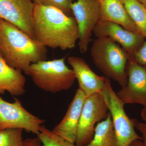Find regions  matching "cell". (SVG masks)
<instances>
[{
    "label": "cell",
    "instance_id": "obj_25",
    "mask_svg": "<svg viewBox=\"0 0 146 146\" xmlns=\"http://www.w3.org/2000/svg\"><path fill=\"white\" fill-rule=\"evenodd\" d=\"M141 116L142 119L143 120L145 123H146V105L142 109L141 112Z\"/></svg>",
    "mask_w": 146,
    "mask_h": 146
},
{
    "label": "cell",
    "instance_id": "obj_7",
    "mask_svg": "<svg viewBox=\"0 0 146 146\" xmlns=\"http://www.w3.org/2000/svg\"><path fill=\"white\" fill-rule=\"evenodd\" d=\"M14 100L9 102L0 96V131L20 129L37 135L46 121L28 111L18 99Z\"/></svg>",
    "mask_w": 146,
    "mask_h": 146
},
{
    "label": "cell",
    "instance_id": "obj_23",
    "mask_svg": "<svg viewBox=\"0 0 146 146\" xmlns=\"http://www.w3.org/2000/svg\"><path fill=\"white\" fill-rule=\"evenodd\" d=\"M136 127L142 134V141L146 146V123L137 122Z\"/></svg>",
    "mask_w": 146,
    "mask_h": 146
},
{
    "label": "cell",
    "instance_id": "obj_5",
    "mask_svg": "<svg viewBox=\"0 0 146 146\" xmlns=\"http://www.w3.org/2000/svg\"><path fill=\"white\" fill-rule=\"evenodd\" d=\"M100 93L104 99L112 118L117 140V146H129L136 140H143L135 130L137 120L130 119L126 114L124 104L112 89L106 77L105 84Z\"/></svg>",
    "mask_w": 146,
    "mask_h": 146
},
{
    "label": "cell",
    "instance_id": "obj_6",
    "mask_svg": "<svg viewBox=\"0 0 146 146\" xmlns=\"http://www.w3.org/2000/svg\"><path fill=\"white\" fill-rule=\"evenodd\" d=\"M108 110L100 92L86 97L77 130L76 145L84 146L91 142L95 132V125L107 117Z\"/></svg>",
    "mask_w": 146,
    "mask_h": 146
},
{
    "label": "cell",
    "instance_id": "obj_16",
    "mask_svg": "<svg viewBox=\"0 0 146 146\" xmlns=\"http://www.w3.org/2000/svg\"><path fill=\"white\" fill-rule=\"evenodd\" d=\"M84 146H117V138L109 112L105 119L98 123L93 139Z\"/></svg>",
    "mask_w": 146,
    "mask_h": 146
},
{
    "label": "cell",
    "instance_id": "obj_21",
    "mask_svg": "<svg viewBox=\"0 0 146 146\" xmlns=\"http://www.w3.org/2000/svg\"><path fill=\"white\" fill-rule=\"evenodd\" d=\"M131 58L134 60L136 63L142 66H146V38L136 52L130 56L129 58Z\"/></svg>",
    "mask_w": 146,
    "mask_h": 146
},
{
    "label": "cell",
    "instance_id": "obj_4",
    "mask_svg": "<svg viewBox=\"0 0 146 146\" xmlns=\"http://www.w3.org/2000/svg\"><path fill=\"white\" fill-rule=\"evenodd\" d=\"M65 57L32 63L29 75L35 84L44 91L56 94L68 90L76 79L72 69L66 65Z\"/></svg>",
    "mask_w": 146,
    "mask_h": 146
},
{
    "label": "cell",
    "instance_id": "obj_14",
    "mask_svg": "<svg viewBox=\"0 0 146 146\" xmlns=\"http://www.w3.org/2000/svg\"><path fill=\"white\" fill-rule=\"evenodd\" d=\"M98 1L100 7V21L115 23L129 31L141 33L129 16L122 0Z\"/></svg>",
    "mask_w": 146,
    "mask_h": 146
},
{
    "label": "cell",
    "instance_id": "obj_1",
    "mask_svg": "<svg viewBox=\"0 0 146 146\" xmlns=\"http://www.w3.org/2000/svg\"><path fill=\"white\" fill-rule=\"evenodd\" d=\"M33 25L35 39L46 48L71 49L79 39L74 18L52 7L34 3Z\"/></svg>",
    "mask_w": 146,
    "mask_h": 146
},
{
    "label": "cell",
    "instance_id": "obj_11",
    "mask_svg": "<svg viewBox=\"0 0 146 146\" xmlns=\"http://www.w3.org/2000/svg\"><path fill=\"white\" fill-rule=\"evenodd\" d=\"M93 33L97 37H109L119 43L130 56L141 46L145 37L141 33L125 29L118 24L100 21Z\"/></svg>",
    "mask_w": 146,
    "mask_h": 146
},
{
    "label": "cell",
    "instance_id": "obj_13",
    "mask_svg": "<svg viewBox=\"0 0 146 146\" xmlns=\"http://www.w3.org/2000/svg\"><path fill=\"white\" fill-rule=\"evenodd\" d=\"M86 96L78 89L70 104L66 114L52 131L56 135L72 143L75 144L77 130L82 106Z\"/></svg>",
    "mask_w": 146,
    "mask_h": 146
},
{
    "label": "cell",
    "instance_id": "obj_12",
    "mask_svg": "<svg viewBox=\"0 0 146 146\" xmlns=\"http://www.w3.org/2000/svg\"><path fill=\"white\" fill-rule=\"evenodd\" d=\"M68 61L74 73L76 79L78 81V89L83 92L86 97L100 92L103 89L106 77L100 76L94 73L82 58L69 56Z\"/></svg>",
    "mask_w": 146,
    "mask_h": 146
},
{
    "label": "cell",
    "instance_id": "obj_15",
    "mask_svg": "<svg viewBox=\"0 0 146 146\" xmlns=\"http://www.w3.org/2000/svg\"><path fill=\"white\" fill-rule=\"evenodd\" d=\"M20 70L9 65L0 53V94L6 91L13 96L23 95L26 79Z\"/></svg>",
    "mask_w": 146,
    "mask_h": 146
},
{
    "label": "cell",
    "instance_id": "obj_9",
    "mask_svg": "<svg viewBox=\"0 0 146 146\" xmlns=\"http://www.w3.org/2000/svg\"><path fill=\"white\" fill-rule=\"evenodd\" d=\"M32 0H0V19L7 21L35 39Z\"/></svg>",
    "mask_w": 146,
    "mask_h": 146
},
{
    "label": "cell",
    "instance_id": "obj_10",
    "mask_svg": "<svg viewBox=\"0 0 146 146\" xmlns=\"http://www.w3.org/2000/svg\"><path fill=\"white\" fill-rule=\"evenodd\" d=\"M127 85L118 91L117 96L125 104L146 105V66L128 58Z\"/></svg>",
    "mask_w": 146,
    "mask_h": 146
},
{
    "label": "cell",
    "instance_id": "obj_3",
    "mask_svg": "<svg viewBox=\"0 0 146 146\" xmlns=\"http://www.w3.org/2000/svg\"><path fill=\"white\" fill-rule=\"evenodd\" d=\"M91 56L94 65L106 77L122 88L127 85L129 55L122 47L109 37H97L91 46Z\"/></svg>",
    "mask_w": 146,
    "mask_h": 146
},
{
    "label": "cell",
    "instance_id": "obj_2",
    "mask_svg": "<svg viewBox=\"0 0 146 146\" xmlns=\"http://www.w3.org/2000/svg\"><path fill=\"white\" fill-rule=\"evenodd\" d=\"M47 52L36 39L0 19V53L11 67L29 76L31 64L46 60Z\"/></svg>",
    "mask_w": 146,
    "mask_h": 146
},
{
    "label": "cell",
    "instance_id": "obj_17",
    "mask_svg": "<svg viewBox=\"0 0 146 146\" xmlns=\"http://www.w3.org/2000/svg\"><path fill=\"white\" fill-rule=\"evenodd\" d=\"M126 10L138 31L146 38V8L138 0H122Z\"/></svg>",
    "mask_w": 146,
    "mask_h": 146
},
{
    "label": "cell",
    "instance_id": "obj_18",
    "mask_svg": "<svg viewBox=\"0 0 146 146\" xmlns=\"http://www.w3.org/2000/svg\"><path fill=\"white\" fill-rule=\"evenodd\" d=\"M44 146H77L56 135L44 125L40 127L39 133L36 135Z\"/></svg>",
    "mask_w": 146,
    "mask_h": 146
},
{
    "label": "cell",
    "instance_id": "obj_24",
    "mask_svg": "<svg viewBox=\"0 0 146 146\" xmlns=\"http://www.w3.org/2000/svg\"><path fill=\"white\" fill-rule=\"evenodd\" d=\"M129 146H145V145L142 140H136L132 142Z\"/></svg>",
    "mask_w": 146,
    "mask_h": 146
},
{
    "label": "cell",
    "instance_id": "obj_8",
    "mask_svg": "<svg viewBox=\"0 0 146 146\" xmlns=\"http://www.w3.org/2000/svg\"><path fill=\"white\" fill-rule=\"evenodd\" d=\"M71 10L78 27L79 47L80 52H86L92 33L100 21V7L98 0H77L71 5Z\"/></svg>",
    "mask_w": 146,
    "mask_h": 146
},
{
    "label": "cell",
    "instance_id": "obj_20",
    "mask_svg": "<svg viewBox=\"0 0 146 146\" xmlns=\"http://www.w3.org/2000/svg\"><path fill=\"white\" fill-rule=\"evenodd\" d=\"M33 3L46 6L52 7L60 9L65 14L70 16L71 12V5L73 0H32Z\"/></svg>",
    "mask_w": 146,
    "mask_h": 146
},
{
    "label": "cell",
    "instance_id": "obj_19",
    "mask_svg": "<svg viewBox=\"0 0 146 146\" xmlns=\"http://www.w3.org/2000/svg\"><path fill=\"white\" fill-rule=\"evenodd\" d=\"M23 130L10 129L0 131V146H23Z\"/></svg>",
    "mask_w": 146,
    "mask_h": 146
},
{
    "label": "cell",
    "instance_id": "obj_26",
    "mask_svg": "<svg viewBox=\"0 0 146 146\" xmlns=\"http://www.w3.org/2000/svg\"><path fill=\"white\" fill-rule=\"evenodd\" d=\"M138 1L146 8V0H138Z\"/></svg>",
    "mask_w": 146,
    "mask_h": 146
},
{
    "label": "cell",
    "instance_id": "obj_22",
    "mask_svg": "<svg viewBox=\"0 0 146 146\" xmlns=\"http://www.w3.org/2000/svg\"><path fill=\"white\" fill-rule=\"evenodd\" d=\"M23 146H44L41 141L36 137L34 138H27L24 140Z\"/></svg>",
    "mask_w": 146,
    "mask_h": 146
}]
</instances>
